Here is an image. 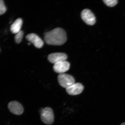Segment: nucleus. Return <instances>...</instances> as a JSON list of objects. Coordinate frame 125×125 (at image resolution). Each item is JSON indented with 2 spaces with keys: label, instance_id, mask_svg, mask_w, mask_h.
Wrapping results in <instances>:
<instances>
[{
  "label": "nucleus",
  "instance_id": "obj_1",
  "mask_svg": "<svg viewBox=\"0 0 125 125\" xmlns=\"http://www.w3.org/2000/svg\"><path fill=\"white\" fill-rule=\"evenodd\" d=\"M45 41L48 44L61 45L66 41V34L65 31L61 28H56L45 34Z\"/></svg>",
  "mask_w": 125,
  "mask_h": 125
},
{
  "label": "nucleus",
  "instance_id": "obj_2",
  "mask_svg": "<svg viewBox=\"0 0 125 125\" xmlns=\"http://www.w3.org/2000/svg\"><path fill=\"white\" fill-rule=\"evenodd\" d=\"M41 118L45 124L51 125L54 121V116L53 110L51 108L46 107L40 111Z\"/></svg>",
  "mask_w": 125,
  "mask_h": 125
},
{
  "label": "nucleus",
  "instance_id": "obj_3",
  "mask_svg": "<svg viewBox=\"0 0 125 125\" xmlns=\"http://www.w3.org/2000/svg\"><path fill=\"white\" fill-rule=\"evenodd\" d=\"M58 80L60 85L66 89L75 83L74 78L71 75L65 73L59 74L58 76Z\"/></svg>",
  "mask_w": 125,
  "mask_h": 125
},
{
  "label": "nucleus",
  "instance_id": "obj_4",
  "mask_svg": "<svg viewBox=\"0 0 125 125\" xmlns=\"http://www.w3.org/2000/svg\"><path fill=\"white\" fill-rule=\"evenodd\" d=\"M81 17L85 22L89 25H93L96 23V19L94 15L88 9H84L82 11Z\"/></svg>",
  "mask_w": 125,
  "mask_h": 125
},
{
  "label": "nucleus",
  "instance_id": "obj_5",
  "mask_svg": "<svg viewBox=\"0 0 125 125\" xmlns=\"http://www.w3.org/2000/svg\"><path fill=\"white\" fill-rule=\"evenodd\" d=\"M68 57L66 54L62 53H54L50 54L48 59L51 63L55 64L58 62L66 61Z\"/></svg>",
  "mask_w": 125,
  "mask_h": 125
},
{
  "label": "nucleus",
  "instance_id": "obj_6",
  "mask_svg": "<svg viewBox=\"0 0 125 125\" xmlns=\"http://www.w3.org/2000/svg\"><path fill=\"white\" fill-rule=\"evenodd\" d=\"M8 107L10 111L15 115H21L23 112V106L16 101L10 102L8 104Z\"/></svg>",
  "mask_w": 125,
  "mask_h": 125
},
{
  "label": "nucleus",
  "instance_id": "obj_7",
  "mask_svg": "<svg viewBox=\"0 0 125 125\" xmlns=\"http://www.w3.org/2000/svg\"><path fill=\"white\" fill-rule=\"evenodd\" d=\"M70 66L69 62L65 61L54 64L53 69L56 73L62 74L68 71L69 69Z\"/></svg>",
  "mask_w": 125,
  "mask_h": 125
},
{
  "label": "nucleus",
  "instance_id": "obj_8",
  "mask_svg": "<svg viewBox=\"0 0 125 125\" xmlns=\"http://www.w3.org/2000/svg\"><path fill=\"white\" fill-rule=\"evenodd\" d=\"M26 38L28 41L33 44L36 48H41L43 46L44 43L43 41L38 35L35 33L28 34L26 36Z\"/></svg>",
  "mask_w": 125,
  "mask_h": 125
},
{
  "label": "nucleus",
  "instance_id": "obj_9",
  "mask_svg": "<svg viewBox=\"0 0 125 125\" xmlns=\"http://www.w3.org/2000/svg\"><path fill=\"white\" fill-rule=\"evenodd\" d=\"M84 89V87L80 83H78L73 84L66 89V91L69 94L76 95L82 93Z\"/></svg>",
  "mask_w": 125,
  "mask_h": 125
},
{
  "label": "nucleus",
  "instance_id": "obj_10",
  "mask_svg": "<svg viewBox=\"0 0 125 125\" xmlns=\"http://www.w3.org/2000/svg\"><path fill=\"white\" fill-rule=\"evenodd\" d=\"M22 23V20L21 18H18L15 20L10 27V30L12 33L16 34L21 31Z\"/></svg>",
  "mask_w": 125,
  "mask_h": 125
},
{
  "label": "nucleus",
  "instance_id": "obj_11",
  "mask_svg": "<svg viewBox=\"0 0 125 125\" xmlns=\"http://www.w3.org/2000/svg\"><path fill=\"white\" fill-rule=\"evenodd\" d=\"M23 35V32L22 31H20L16 34L15 36V39L16 42L19 43L21 41Z\"/></svg>",
  "mask_w": 125,
  "mask_h": 125
},
{
  "label": "nucleus",
  "instance_id": "obj_12",
  "mask_svg": "<svg viewBox=\"0 0 125 125\" xmlns=\"http://www.w3.org/2000/svg\"><path fill=\"white\" fill-rule=\"evenodd\" d=\"M103 1L106 5L110 7H114L118 2L117 0H104Z\"/></svg>",
  "mask_w": 125,
  "mask_h": 125
},
{
  "label": "nucleus",
  "instance_id": "obj_13",
  "mask_svg": "<svg viewBox=\"0 0 125 125\" xmlns=\"http://www.w3.org/2000/svg\"><path fill=\"white\" fill-rule=\"evenodd\" d=\"M7 10V8L5 5L3 1L0 0V15L3 14Z\"/></svg>",
  "mask_w": 125,
  "mask_h": 125
},
{
  "label": "nucleus",
  "instance_id": "obj_14",
  "mask_svg": "<svg viewBox=\"0 0 125 125\" xmlns=\"http://www.w3.org/2000/svg\"><path fill=\"white\" fill-rule=\"evenodd\" d=\"M120 125H125V122L122 123Z\"/></svg>",
  "mask_w": 125,
  "mask_h": 125
},
{
  "label": "nucleus",
  "instance_id": "obj_15",
  "mask_svg": "<svg viewBox=\"0 0 125 125\" xmlns=\"http://www.w3.org/2000/svg\"><path fill=\"white\" fill-rule=\"evenodd\" d=\"M28 45H31V43H28Z\"/></svg>",
  "mask_w": 125,
  "mask_h": 125
}]
</instances>
